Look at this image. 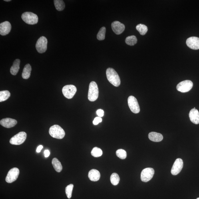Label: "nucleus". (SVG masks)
Wrapping results in <instances>:
<instances>
[{"instance_id": "obj_6", "label": "nucleus", "mask_w": 199, "mask_h": 199, "mask_svg": "<svg viewBox=\"0 0 199 199\" xmlns=\"http://www.w3.org/2000/svg\"><path fill=\"white\" fill-rule=\"evenodd\" d=\"M193 83L190 80H186L179 83L176 88L178 91L182 93H186L190 91L193 87Z\"/></svg>"}, {"instance_id": "obj_17", "label": "nucleus", "mask_w": 199, "mask_h": 199, "mask_svg": "<svg viewBox=\"0 0 199 199\" xmlns=\"http://www.w3.org/2000/svg\"><path fill=\"white\" fill-rule=\"evenodd\" d=\"M189 118L192 123L196 124H199V112L198 111L193 108L191 110L189 113Z\"/></svg>"}, {"instance_id": "obj_21", "label": "nucleus", "mask_w": 199, "mask_h": 199, "mask_svg": "<svg viewBox=\"0 0 199 199\" xmlns=\"http://www.w3.org/2000/svg\"><path fill=\"white\" fill-rule=\"evenodd\" d=\"M31 67L30 64H26L24 67L22 73V77L23 79H29L31 75Z\"/></svg>"}, {"instance_id": "obj_8", "label": "nucleus", "mask_w": 199, "mask_h": 199, "mask_svg": "<svg viewBox=\"0 0 199 199\" xmlns=\"http://www.w3.org/2000/svg\"><path fill=\"white\" fill-rule=\"evenodd\" d=\"M47 39L44 36L40 37L36 44V49L40 53H45L47 50Z\"/></svg>"}, {"instance_id": "obj_28", "label": "nucleus", "mask_w": 199, "mask_h": 199, "mask_svg": "<svg viewBox=\"0 0 199 199\" xmlns=\"http://www.w3.org/2000/svg\"><path fill=\"white\" fill-rule=\"evenodd\" d=\"M91 154L94 157H99L102 154V151L101 149L96 147L92 149Z\"/></svg>"}, {"instance_id": "obj_5", "label": "nucleus", "mask_w": 199, "mask_h": 199, "mask_svg": "<svg viewBox=\"0 0 199 199\" xmlns=\"http://www.w3.org/2000/svg\"><path fill=\"white\" fill-rule=\"evenodd\" d=\"M26 138V133L25 132H21L12 137L10 143L14 145H20L25 142Z\"/></svg>"}, {"instance_id": "obj_22", "label": "nucleus", "mask_w": 199, "mask_h": 199, "mask_svg": "<svg viewBox=\"0 0 199 199\" xmlns=\"http://www.w3.org/2000/svg\"><path fill=\"white\" fill-rule=\"evenodd\" d=\"M52 163L56 172L58 173L61 172L62 170V166L61 162L57 158H53L52 160Z\"/></svg>"}, {"instance_id": "obj_10", "label": "nucleus", "mask_w": 199, "mask_h": 199, "mask_svg": "<svg viewBox=\"0 0 199 199\" xmlns=\"http://www.w3.org/2000/svg\"><path fill=\"white\" fill-rule=\"evenodd\" d=\"M20 173L17 168H14L10 170L5 179L6 182L9 183L15 182L17 179Z\"/></svg>"}, {"instance_id": "obj_3", "label": "nucleus", "mask_w": 199, "mask_h": 199, "mask_svg": "<svg viewBox=\"0 0 199 199\" xmlns=\"http://www.w3.org/2000/svg\"><path fill=\"white\" fill-rule=\"evenodd\" d=\"M98 88L97 83L95 82L92 81L90 83L88 89V98L91 102H94L97 100L98 96Z\"/></svg>"}, {"instance_id": "obj_33", "label": "nucleus", "mask_w": 199, "mask_h": 199, "mask_svg": "<svg viewBox=\"0 0 199 199\" xmlns=\"http://www.w3.org/2000/svg\"><path fill=\"white\" fill-rule=\"evenodd\" d=\"M96 113L98 116L100 117H102L104 115V111L102 109L98 110L96 111Z\"/></svg>"}, {"instance_id": "obj_7", "label": "nucleus", "mask_w": 199, "mask_h": 199, "mask_svg": "<svg viewBox=\"0 0 199 199\" xmlns=\"http://www.w3.org/2000/svg\"><path fill=\"white\" fill-rule=\"evenodd\" d=\"M77 91V88L73 85H66L62 88V92L63 95L68 99L73 98Z\"/></svg>"}, {"instance_id": "obj_15", "label": "nucleus", "mask_w": 199, "mask_h": 199, "mask_svg": "<svg viewBox=\"0 0 199 199\" xmlns=\"http://www.w3.org/2000/svg\"><path fill=\"white\" fill-rule=\"evenodd\" d=\"M11 25L10 22L6 21L0 24V34L6 36L8 34L11 30Z\"/></svg>"}, {"instance_id": "obj_1", "label": "nucleus", "mask_w": 199, "mask_h": 199, "mask_svg": "<svg viewBox=\"0 0 199 199\" xmlns=\"http://www.w3.org/2000/svg\"><path fill=\"white\" fill-rule=\"evenodd\" d=\"M107 77L111 83L116 87H118L121 84L120 78L115 70L112 68H108L106 72Z\"/></svg>"}, {"instance_id": "obj_20", "label": "nucleus", "mask_w": 199, "mask_h": 199, "mask_svg": "<svg viewBox=\"0 0 199 199\" xmlns=\"http://www.w3.org/2000/svg\"><path fill=\"white\" fill-rule=\"evenodd\" d=\"M21 61L19 59H17L14 61L13 65L10 69V72L12 75H17L20 69V64Z\"/></svg>"}, {"instance_id": "obj_9", "label": "nucleus", "mask_w": 199, "mask_h": 199, "mask_svg": "<svg viewBox=\"0 0 199 199\" xmlns=\"http://www.w3.org/2000/svg\"><path fill=\"white\" fill-rule=\"evenodd\" d=\"M128 105L131 111L134 113L137 114L140 109L137 99L133 96H130L128 99Z\"/></svg>"}, {"instance_id": "obj_34", "label": "nucleus", "mask_w": 199, "mask_h": 199, "mask_svg": "<svg viewBox=\"0 0 199 199\" xmlns=\"http://www.w3.org/2000/svg\"><path fill=\"white\" fill-rule=\"evenodd\" d=\"M44 155L45 158H47L50 156V152L49 150H46L44 151Z\"/></svg>"}, {"instance_id": "obj_32", "label": "nucleus", "mask_w": 199, "mask_h": 199, "mask_svg": "<svg viewBox=\"0 0 199 199\" xmlns=\"http://www.w3.org/2000/svg\"><path fill=\"white\" fill-rule=\"evenodd\" d=\"M102 121V119L101 117L98 116V117H96L94 118L93 122L94 125H97L98 124L101 122Z\"/></svg>"}, {"instance_id": "obj_2", "label": "nucleus", "mask_w": 199, "mask_h": 199, "mask_svg": "<svg viewBox=\"0 0 199 199\" xmlns=\"http://www.w3.org/2000/svg\"><path fill=\"white\" fill-rule=\"evenodd\" d=\"M49 134L52 137L58 139H62L65 136V132L61 126L55 125L51 126L49 130Z\"/></svg>"}, {"instance_id": "obj_29", "label": "nucleus", "mask_w": 199, "mask_h": 199, "mask_svg": "<svg viewBox=\"0 0 199 199\" xmlns=\"http://www.w3.org/2000/svg\"><path fill=\"white\" fill-rule=\"evenodd\" d=\"M106 32V27H102L97 34V39L100 41L104 40L105 38Z\"/></svg>"}, {"instance_id": "obj_27", "label": "nucleus", "mask_w": 199, "mask_h": 199, "mask_svg": "<svg viewBox=\"0 0 199 199\" xmlns=\"http://www.w3.org/2000/svg\"><path fill=\"white\" fill-rule=\"evenodd\" d=\"M120 181V177L116 173H113L111 176L110 181L113 185H117L119 183Z\"/></svg>"}, {"instance_id": "obj_26", "label": "nucleus", "mask_w": 199, "mask_h": 199, "mask_svg": "<svg viewBox=\"0 0 199 199\" xmlns=\"http://www.w3.org/2000/svg\"><path fill=\"white\" fill-rule=\"evenodd\" d=\"M11 96V93L8 90L0 92V102H3L8 99Z\"/></svg>"}, {"instance_id": "obj_4", "label": "nucleus", "mask_w": 199, "mask_h": 199, "mask_svg": "<svg viewBox=\"0 0 199 199\" xmlns=\"http://www.w3.org/2000/svg\"><path fill=\"white\" fill-rule=\"evenodd\" d=\"M21 18L26 23L31 25H35L39 21L38 16L31 12H26L22 14Z\"/></svg>"}, {"instance_id": "obj_37", "label": "nucleus", "mask_w": 199, "mask_h": 199, "mask_svg": "<svg viewBox=\"0 0 199 199\" xmlns=\"http://www.w3.org/2000/svg\"><path fill=\"white\" fill-rule=\"evenodd\" d=\"M197 199H199V198H197Z\"/></svg>"}, {"instance_id": "obj_16", "label": "nucleus", "mask_w": 199, "mask_h": 199, "mask_svg": "<svg viewBox=\"0 0 199 199\" xmlns=\"http://www.w3.org/2000/svg\"><path fill=\"white\" fill-rule=\"evenodd\" d=\"M17 124V121L11 118H5L0 121V124L2 126L6 128H11L14 127Z\"/></svg>"}, {"instance_id": "obj_12", "label": "nucleus", "mask_w": 199, "mask_h": 199, "mask_svg": "<svg viewBox=\"0 0 199 199\" xmlns=\"http://www.w3.org/2000/svg\"><path fill=\"white\" fill-rule=\"evenodd\" d=\"M183 167V162L180 158H178L175 161L173 165L171 173L173 175H176L179 173Z\"/></svg>"}, {"instance_id": "obj_35", "label": "nucleus", "mask_w": 199, "mask_h": 199, "mask_svg": "<svg viewBox=\"0 0 199 199\" xmlns=\"http://www.w3.org/2000/svg\"><path fill=\"white\" fill-rule=\"evenodd\" d=\"M43 146L41 145L39 146L38 147V148H37V150H36V151H37V153H40L41 152V150L42 149H43Z\"/></svg>"}, {"instance_id": "obj_24", "label": "nucleus", "mask_w": 199, "mask_h": 199, "mask_svg": "<svg viewBox=\"0 0 199 199\" xmlns=\"http://www.w3.org/2000/svg\"><path fill=\"white\" fill-rule=\"evenodd\" d=\"M136 29L139 32L140 35L144 36L145 35L148 31L147 27L143 24H139L136 26Z\"/></svg>"}, {"instance_id": "obj_13", "label": "nucleus", "mask_w": 199, "mask_h": 199, "mask_svg": "<svg viewBox=\"0 0 199 199\" xmlns=\"http://www.w3.org/2000/svg\"><path fill=\"white\" fill-rule=\"evenodd\" d=\"M186 44L188 47L194 50L199 49V38L192 37L188 38L186 41Z\"/></svg>"}, {"instance_id": "obj_19", "label": "nucleus", "mask_w": 199, "mask_h": 199, "mask_svg": "<svg viewBox=\"0 0 199 199\" xmlns=\"http://www.w3.org/2000/svg\"><path fill=\"white\" fill-rule=\"evenodd\" d=\"M148 137L150 140L154 142H160L163 139V136L161 134L154 132H150Z\"/></svg>"}, {"instance_id": "obj_31", "label": "nucleus", "mask_w": 199, "mask_h": 199, "mask_svg": "<svg viewBox=\"0 0 199 199\" xmlns=\"http://www.w3.org/2000/svg\"><path fill=\"white\" fill-rule=\"evenodd\" d=\"M73 188V185L70 184L66 187L65 188V193L68 198H71L72 190Z\"/></svg>"}, {"instance_id": "obj_11", "label": "nucleus", "mask_w": 199, "mask_h": 199, "mask_svg": "<svg viewBox=\"0 0 199 199\" xmlns=\"http://www.w3.org/2000/svg\"><path fill=\"white\" fill-rule=\"evenodd\" d=\"M154 171L152 168H146L142 171L140 175V178L142 182H147L153 177Z\"/></svg>"}, {"instance_id": "obj_25", "label": "nucleus", "mask_w": 199, "mask_h": 199, "mask_svg": "<svg viewBox=\"0 0 199 199\" xmlns=\"http://www.w3.org/2000/svg\"><path fill=\"white\" fill-rule=\"evenodd\" d=\"M137 38L134 36H128L126 38V43L128 45L130 46H133L137 43Z\"/></svg>"}, {"instance_id": "obj_14", "label": "nucleus", "mask_w": 199, "mask_h": 199, "mask_svg": "<svg viewBox=\"0 0 199 199\" xmlns=\"http://www.w3.org/2000/svg\"><path fill=\"white\" fill-rule=\"evenodd\" d=\"M111 28L114 33L117 35H120L123 33L125 29V26L124 24L118 21L112 22Z\"/></svg>"}, {"instance_id": "obj_36", "label": "nucleus", "mask_w": 199, "mask_h": 199, "mask_svg": "<svg viewBox=\"0 0 199 199\" xmlns=\"http://www.w3.org/2000/svg\"><path fill=\"white\" fill-rule=\"evenodd\" d=\"M4 1L5 2H10L11 1V0H5Z\"/></svg>"}, {"instance_id": "obj_30", "label": "nucleus", "mask_w": 199, "mask_h": 199, "mask_svg": "<svg viewBox=\"0 0 199 199\" xmlns=\"http://www.w3.org/2000/svg\"><path fill=\"white\" fill-rule=\"evenodd\" d=\"M116 156L121 159H124L126 158V152L125 150L122 149H119L116 150Z\"/></svg>"}, {"instance_id": "obj_18", "label": "nucleus", "mask_w": 199, "mask_h": 199, "mask_svg": "<svg viewBox=\"0 0 199 199\" xmlns=\"http://www.w3.org/2000/svg\"><path fill=\"white\" fill-rule=\"evenodd\" d=\"M88 177L89 179L92 181L97 182L100 179V174L97 170L92 169L88 172Z\"/></svg>"}, {"instance_id": "obj_23", "label": "nucleus", "mask_w": 199, "mask_h": 199, "mask_svg": "<svg viewBox=\"0 0 199 199\" xmlns=\"http://www.w3.org/2000/svg\"><path fill=\"white\" fill-rule=\"evenodd\" d=\"M54 5L56 9L58 11H63L65 8V4L62 0H55L54 1Z\"/></svg>"}]
</instances>
